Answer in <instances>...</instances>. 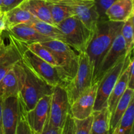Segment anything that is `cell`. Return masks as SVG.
Segmentation results:
<instances>
[{
	"instance_id": "6da1fadb",
	"label": "cell",
	"mask_w": 134,
	"mask_h": 134,
	"mask_svg": "<svg viewBox=\"0 0 134 134\" xmlns=\"http://www.w3.org/2000/svg\"><path fill=\"white\" fill-rule=\"evenodd\" d=\"M18 83V98L24 113L32 109L38 101L53 92L51 86L33 73L22 61L13 68Z\"/></svg>"
},
{
	"instance_id": "7a4b0ae2",
	"label": "cell",
	"mask_w": 134,
	"mask_h": 134,
	"mask_svg": "<svg viewBox=\"0 0 134 134\" xmlns=\"http://www.w3.org/2000/svg\"><path fill=\"white\" fill-rule=\"evenodd\" d=\"M124 22H113L107 18L99 20L86 52L94 68V77L103 57L114 40L120 34Z\"/></svg>"
},
{
	"instance_id": "3957f363",
	"label": "cell",
	"mask_w": 134,
	"mask_h": 134,
	"mask_svg": "<svg viewBox=\"0 0 134 134\" xmlns=\"http://www.w3.org/2000/svg\"><path fill=\"white\" fill-rule=\"evenodd\" d=\"M64 35V42L77 53L86 52L94 32L85 26L77 16L66 18L57 25Z\"/></svg>"
},
{
	"instance_id": "277c9868",
	"label": "cell",
	"mask_w": 134,
	"mask_h": 134,
	"mask_svg": "<svg viewBox=\"0 0 134 134\" xmlns=\"http://www.w3.org/2000/svg\"><path fill=\"white\" fill-rule=\"evenodd\" d=\"M22 61L33 73L51 86L65 87L67 85L62 71L58 68L38 57L26 46L22 52Z\"/></svg>"
},
{
	"instance_id": "5b68a950",
	"label": "cell",
	"mask_w": 134,
	"mask_h": 134,
	"mask_svg": "<svg viewBox=\"0 0 134 134\" xmlns=\"http://www.w3.org/2000/svg\"><path fill=\"white\" fill-rule=\"evenodd\" d=\"M94 79V68L86 52L79 54L77 73L65 86L69 105L72 104L84 92L92 86Z\"/></svg>"
},
{
	"instance_id": "8992f818",
	"label": "cell",
	"mask_w": 134,
	"mask_h": 134,
	"mask_svg": "<svg viewBox=\"0 0 134 134\" xmlns=\"http://www.w3.org/2000/svg\"><path fill=\"white\" fill-rule=\"evenodd\" d=\"M49 48L58 60L59 68L62 71L67 85L77 73L79 64V53L64 41L52 40L41 43Z\"/></svg>"
},
{
	"instance_id": "52a82bcc",
	"label": "cell",
	"mask_w": 134,
	"mask_h": 134,
	"mask_svg": "<svg viewBox=\"0 0 134 134\" xmlns=\"http://www.w3.org/2000/svg\"><path fill=\"white\" fill-rule=\"evenodd\" d=\"M6 33L7 36L3 31L0 35V80L22 61V52L26 47L24 43L16 39L7 30Z\"/></svg>"
},
{
	"instance_id": "ba28073f",
	"label": "cell",
	"mask_w": 134,
	"mask_h": 134,
	"mask_svg": "<svg viewBox=\"0 0 134 134\" xmlns=\"http://www.w3.org/2000/svg\"><path fill=\"white\" fill-rule=\"evenodd\" d=\"M132 52L133 51L127 56H123L120 58L119 61L99 80L96 92L94 111H100L104 107H107L109 97L119 77L130 62Z\"/></svg>"
},
{
	"instance_id": "9c48e42d",
	"label": "cell",
	"mask_w": 134,
	"mask_h": 134,
	"mask_svg": "<svg viewBox=\"0 0 134 134\" xmlns=\"http://www.w3.org/2000/svg\"><path fill=\"white\" fill-rule=\"evenodd\" d=\"M70 110L68 94L65 88L55 86L51 94L49 110V120L55 127L62 128Z\"/></svg>"
},
{
	"instance_id": "30bf717a",
	"label": "cell",
	"mask_w": 134,
	"mask_h": 134,
	"mask_svg": "<svg viewBox=\"0 0 134 134\" xmlns=\"http://www.w3.org/2000/svg\"><path fill=\"white\" fill-rule=\"evenodd\" d=\"M56 3L70 7L75 15L87 28L94 33L100 18L94 0H64Z\"/></svg>"
},
{
	"instance_id": "8fae6325",
	"label": "cell",
	"mask_w": 134,
	"mask_h": 134,
	"mask_svg": "<svg viewBox=\"0 0 134 134\" xmlns=\"http://www.w3.org/2000/svg\"><path fill=\"white\" fill-rule=\"evenodd\" d=\"M126 56L125 43L121 34H119L112 45L101 62L93 79V83L99 82L103 76L108 72L123 56Z\"/></svg>"
},
{
	"instance_id": "7c38bea8",
	"label": "cell",
	"mask_w": 134,
	"mask_h": 134,
	"mask_svg": "<svg viewBox=\"0 0 134 134\" xmlns=\"http://www.w3.org/2000/svg\"><path fill=\"white\" fill-rule=\"evenodd\" d=\"M22 111L18 96H10L3 100L2 124L4 134H16Z\"/></svg>"
},
{
	"instance_id": "4fadbf2b",
	"label": "cell",
	"mask_w": 134,
	"mask_h": 134,
	"mask_svg": "<svg viewBox=\"0 0 134 134\" xmlns=\"http://www.w3.org/2000/svg\"><path fill=\"white\" fill-rule=\"evenodd\" d=\"M98 82H94L72 104L69 113L75 119H84L92 115Z\"/></svg>"
},
{
	"instance_id": "5bb4252c",
	"label": "cell",
	"mask_w": 134,
	"mask_h": 134,
	"mask_svg": "<svg viewBox=\"0 0 134 134\" xmlns=\"http://www.w3.org/2000/svg\"><path fill=\"white\" fill-rule=\"evenodd\" d=\"M51 95L41 98L35 107L25 113V118L34 134H41L49 114Z\"/></svg>"
},
{
	"instance_id": "9a60e30c",
	"label": "cell",
	"mask_w": 134,
	"mask_h": 134,
	"mask_svg": "<svg viewBox=\"0 0 134 134\" xmlns=\"http://www.w3.org/2000/svg\"><path fill=\"white\" fill-rule=\"evenodd\" d=\"M134 16V0H117L105 11V17L113 22H124Z\"/></svg>"
},
{
	"instance_id": "2e32d148",
	"label": "cell",
	"mask_w": 134,
	"mask_h": 134,
	"mask_svg": "<svg viewBox=\"0 0 134 134\" xmlns=\"http://www.w3.org/2000/svg\"><path fill=\"white\" fill-rule=\"evenodd\" d=\"M14 37L21 42L30 44L32 43H43L52 40L39 34L34 27L26 24H20L6 29Z\"/></svg>"
},
{
	"instance_id": "e0dca14e",
	"label": "cell",
	"mask_w": 134,
	"mask_h": 134,
	"mask_svg": "<svg viewBox=\"0 0 134 134\" xmlns=\"http://www.w3.org/2000/svg\"><path fill=\"white\" fill-rule=\"evenodd\" d=\"M20 6L30 12L35 18L54 24L47 1L43 0H25Z\"/></svg>"
},
{
	"instance_id": "ac0fdd59",
	"label": "cell",
	"mask_w": 134,
	"mask_h": 134,
	"mask_svg": "<svg viewBox=\"0 0 134 134\" xmlns=\"http://www.w3.org/2000/svg\"><path fill=\"white\" fill-rule=\"evenodd\" d=\"M128 65H127L119 77L107 100V109L111 115L113 113L118 102H119L121 97L124 94V92L128 88Z\"/></svg>"
},
{
	"instance_id": "d6986e66",
	"label": "cell",
	"mask_w": 134,
	"mask_h": 134,
	"mask_svg": "<svg viewBox=\"0 0 134 134\" xmlns=\"http://www.w3.org/2000/svg\"><path fill=\"white\" fill-rule=\"evenodd\" d=\"M133 94L134 89L127 88L122 96L118 102L114 111L111 115L109 121V130H113L117 125L120 119L125 113L131 101L133 99Z\"/></svg>"
},
{
	"instance_id": "ffe728a7",
	"label": "cell",
	"mask_w": 134,
	"mask_h": 134,
	"mask_svg": "<svg viewBox=\"0 0 134 134\" xmlns=\"http://www.w3.org/2000/svg\"><path fill=\"white\" fill-rule=\"evenodd\" d=\"M18 83L14 69L9 71L0 80V99L10 96H18Z\"/></svg>"
},
{
	"instance_id": "44dd1931",
	"label": "cell",
	"mask_w": 134,
	"mask_h": 134,
	"mask_svg": "<svg viewBox=\"0 0 134 134\" xmlns=\"http://www.w3.org/2000/svg\"><path fill=\"white\" fill-rule=\"evenodd\" d=\"M26 24L34 27L39 34L44 36L47 37L51 39L64 41V35L62 32L56 25L43 22L37 18Z\"/></svg>"
},
{
	"instance_id": "7402d4cb",
	"label": "cell",
	"mask_w": 134,
	"mask_h": 134,
	"mask_svg": "<svg viewBox=\"0 0 134 134\" xmlns=\"http://www.w3.org/2000/svg\"><path fill=\"white\" fill-rule=\"evenodd\" d=\"M4 16L6 23V29L20 24H26L36 19L30 12L20 6L4 13Z\"/></svg>"
},
{
	"instance_id": "603a6c76",
	"label": "cell",
	"mask_w": 134,
	"mask_h": 134,
	"mask_svg": "<svg viewBox=\"0 0 134 134\" xmlns=\"http://www.w3.org/2000/svg\"><path fill=\"white\" fill-rule=\"evenodd\" d=\"M93 120L90 134H105L109 130L111 113L107 107L100 111H93Z\"/></svg>"
},
{
	"instance_id": "cb8c5ba5",
	"label": "cell",
	"mask_w": 134,
	"mask_h": 134,
	"mask_svg": "<svg viewBox=\"0 0 134 134\" xmlns=\"http://www.w3.org/2000/svg\"><path fill=\"white\" fill-rule=\"evenodd\" d=\"M134 99L131 101L125 113L113 130L112 134H133Z\"/></svg>"
},
{
	"instance_id": "d4e9b609",
	"label": "cell",
	"mask_w": 134,
	"mask_h": 134,
	"mask_svg": "<svg viewBox=\"0 0 134 134\" xmlns=\"http://www.w3.org/2000/svg\"><path fill=\"white\" fill-rule=\"evenodd\" d=\"M26 46L30 51H31L33 53L37 55L38 57L44 60L47 62L49 63L51 65L59 68L57 59L53 52L49 48L46 47L41 43H30V44H26Z\"/></svg>"
},
{
	"instance_id": "484cf974",
	"label": "cell",
	"mask_w": 134,
	"mask_h": 134,
	"mask_svg": "<svg viewBox=\"0 0 134 134\" xmlns=\"http://www.w3.org/2000/svg\"><path fill=\"white\" fill-rule=\"evenodd\" d=\"M48 4L52 19L56 26L66 18L75 15L73 9L70 7L56 3L48 2Z\"/></svg>"
},
{
	"instance_id": "4316f807",
	"label": "cell",
	"mask_w": 134,
	"mask_h": 134,
	"mask_svg": "<svg viewBox=\"0 0 134 134\" xmlns=\"http://www.w3.org/2000/svg\"><path fill=\"white\" fill-rule=\"evenodd\" d=\"M134 16H132L124 22L120 30V34L123 37L125 43L126 56L129 54L133 49V26Z\"/></svg>"
},
{
	"instance_id": "83f0119b",
	"label": "cell",
	"mask_w": 134,
	"mask_h": 134,
	"mask_svg": "<svg viewBox=\"0 0 134 134\" xmlns=\"http://www.w3.org/2000/svg\"><path fill=\"white\" fill-rule=\"evenodd\" d=\"M92 120V115L84 119H74V134H90Z\"/></svg>"
},
{
	"instance_id": "f1b7e54d",
	"label": "cell",
	"mask_w": 134,
	"mask_h": 134,
	"mask_svg": "<svg viewBox=\"0 0 134 134\" xmlns=\"http://www.w3.org/2000/svg\"><path fill=\"white\" fill-rule=\"evenodd\" d=\"M96 9L99 14L100 19L107 18L105 17V11L107 9L117 0H94Z\"/></svg>"
},
{
	"instance_id": "f546056e",
	"label": "cell",
	"mask_w": 134,
	"mask_h": 134,
	"mask_svg": "<svg viewBox=\"0 0 134 134\" xmlns=\"http://www.w3.org/2000/svg\"><path fill=\"white\" fill-rule=\"evenodd\" d=\"M16 134H34L26 121L24 111H22L21 114L20 119L17 126Z\"/></svg>"
},
{
	"instance_id": "4dcf8cb0",
	"label": "cell",
	"mask_w": 134,
	"mask_h": 134,
	"mask_svg": "<svg viewBox=\"0 0 134 134\" xmlns=\"http://www.w3.org/2000/svg\"><path fill=\"white\" fill-rule=\"evenodd\" d=\"M74 119L71 116L70 113H69L62 129L61 134H74Z\"/></svg>"
},
{
	"instance_id": "1f68e13d",
	"label": "cell",
	"mask_w": 134,
	"mask_h": 134,
	"mask_svg": "<svg viewBox=\"0 0 134 134\" xmlns=\"http://www.w3.org/2000/svg\"><path fill=\"white\" fill-rule=\"evenodd\" d=\"M25 0H3L1 11L3 13H6L14 8L20 6Z\"/></svg>"
},
{
	"instance_id": "d6a6232c",
	"label": "cell",
	"mask_w": 134,
	"mask_h": 134,
	"mask_svg": "<svg viewBox=\"0 0 134 134\" xmlns=\"http://www.w3.org/2000/svg\"><path fill=\"white\" fill-rule=\"evenodd\" d=\"M62 129V128L54 126L51 124L49 120V116L48 115V117H47V120H46L45 123H44V127H43V129L41 134H61Z\"/></svg>"
},
{
	"instance_id": "836d02e7",
	"label": "cell",
	"mask_w": 134,
	"mask_h": 134,
	"mask_svg": "<svg viewBox=\"0 0 134 134\" xmlns=\"http://www.w3.org/2000/svg\"><path fill=\"white\" fill-rule=\"evenodd\" d=\"M134 61L133 57L131 56L130 60L128 64V88H129L134 89Z\"/></svg>"
},
{
	"instance_id": "e575fe53",
	"label": "cell",
	"mask_w": 134,
	"mask_h": 134,
	"mask_svg": "<svg viewBox=\"0 0 134 134\" xmlns=\"http://www.w3.org/2000/svg\"><path fill=\"white\" fill-rule=\"evenodd\" d=\"M5 30H6V23H5L4 13H3L0 16V33H2Z\"/></svg>"
},
{
	"instance_id": "d590c367",
	"label": "cell",
	"mask_w": 134,
	"mask_h": 134,
	"mask_svg": "<svg viewBox=\"0 0 134 134\" xmlns=\"http://www.w3.org/2000/svg\"><path fill=\"white\" fill-rule=\"evenodd\" d=\"M2 111H3V99H0V134H4L2 124Z\"/></svg>"
},
{
	"instance_id": "8d00e7d4",
	"label": "cell",
	"mask_w": 134,
	"mask_h": 134,
	"mask_svg": "<svg viewBox=\"0 0 134 134\" xmlns=\"http://www.w3.org/2000/svg\"><path fill=\"white\" fill-rule=\"evenodd\" d=\"M43 1H48V2H52V3H57L60 2V1H64V0H43Z\"/></svg>"
},
{
	"instance_id": "74e56055",
	"label": "cell",
	"mask_w": 134,
	"mask_h": 134,
	"mask_svg": "<svg viewBox=\"0 0 134 134\" xmlns=\"http://www.w3.org/2000/svg\"><path fill=\"white\" fill-rule=\"evenodd\" d=\"M105 134H112V133H111V130H109L107 131V132Z\"/></svg>"
},
{
	"instance_id": "f35d334b",
	"label": "cell",
	"mask_w": 134,
	"mask_h": 134,
	"mask_svg": "<svg viewBox=\"0 0 134 134\" xmlns=\"http://www.w3.org/2000/svg\"><path fill=\"white\" fill-rule=\"evenodd\" d=\"M2 4H3V0H0V8H1V7L2 6Z\"/></svg>"
},
{
	"instance_id": "ab89813d",
	"label": "cell",
	"mask_w": 134,
	"mask_h": 134,
	"mask_svg": "<svg viewBox=\"0 0 134 134\" xmlns=\"http://www.w3.org/2000/svg\"><path fill=\"white\" fill-rule=\"evenodd\" d=\"M3 14V13H2V12H0V16H1V14Z\"/></svg>"
},
{
	"instance_id": "60d3db41",
	"label": "cell",
	"mask_w": 134,
	"mask_h": 134,
	"mask_svg": "<svg viewBox=\"0 0 134 134\" xmlns=\"http://www.w3.org/2000/svg\"><path fill=\"white\" fill-rule=\"evenodd\" d=\"M0 12H1V8H0Z\"/></svg>"
},
{
	"instance_id": "b9f144b4",
	"label": "cell",
	"mask_w": 134,
	"mask_h": 134,
	"mask_svg": "<svg viewBox=\"0 0 134 134\" xmlns=\"http://www.w3.org/2000/svg\"><path fill=\"white\" fill-rule=\"evenodd\" d=\"M1 34H0V35H1Z\"/></svg>"
}]
</instances>
